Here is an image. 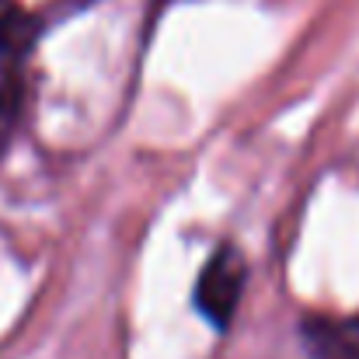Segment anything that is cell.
<instances>
[{
  "mask_svg": "<svg viewBox=\"0 0 359 359\" xmlns=\"http://www.w3.org/2000/svg\"><path fill=\"white\" fill-rule=\"evenodd\" d=\"M307 339L321 359H359V318L311 325Z\"/></svg>",
  "mask_w": 359,
  "mask_h": 359,
  "instance_id": "3",
  "label": "cell"
},
{
  "mask_svg": "<svg viewBox=\"0 0 359 359\" xmlns=\"http://www.w3.org/2000/svg\"><path fill=\"white\" fill-rule=\"evenodd\" d=\"M244 279H248V269H244L238 248H220L206 262V269L196 283V307L213 328L231 325L241 293H244Z\"/></svg>",
  "mask_w": 359,
  "mask_h": 359,
  "instance_id": "2",
  "label": "cell"
},
{
  "mask_svg": "<svg viewBox=\"0 0 359 359\" xmlns=\"http://www.w3.org/2000/svg\"><path fill=\"white\" fill-rule=\"evenodd\" d=\"M35 21L18 0H0V154L7 150L28 102V63Z\"/></svg>",
  "mask_w": 359,
  "mask_h": 359,
  "instance_id": "1",
  "label": "cell"
}]
</instances>
